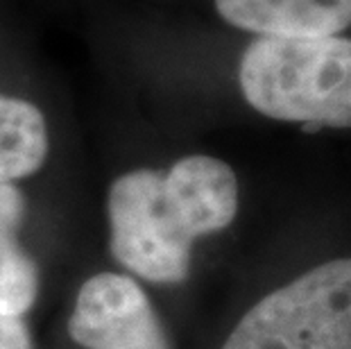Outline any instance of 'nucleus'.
<instances>
[{
  "mask_svg": "<svg viewBox=\"0 0 351 349\" xmlns=\"http://www.w3.org/2000/svg\"><path fill=\"white\" fill-rule=\"evenodd\" d=\"M109 248L116 261L152 284L189 277L193 243L229 227L238 213V180L229 163L193 154L168 173L141 168L111 184Z\"/></svg>",
  "mask_w": 351,
  "mask_h": 349,
  "instance_id": "1",
  "label": "nucleus"
},
{
  "mask_svg": "<svg viewBox=\"0 0 351 349\" xmlns=\"http://www.w3.org/2000/svg\"><path fill=\"white\" fill-rule=\"evenodd\" d=\"M243 95L274 121L351 128V39L258 36L238 69Z\"/></svg>",
  "mask_w": 351,
  "mask_h": 349,
  "instance_id": "2",
  "label": "nucleus"
},
{
  "mask_svg": "<svg viewBox=\"0 0 351 349\" xmlns=\"http://www.w3.org/2000/svg\"><path fill=\"white\" fill-rule=\"evenodd\" d=\"M222 349H351V258L326 261L265 295Z\"/></svg>",
  "mask_w": 351,
  "mask_h": 349,
  "instance_id": "3",
  "label": "nucleus"
},
{
  "mask_svg": "<svg viewBox=\"0 0 351 349\" xmlns=\"http://www.w3.org/2000/svg\"><path fill=\"white\" fill-rule=\"evenodd\" d=\"M69 331L86 349H170L150 297L136 279L116 272L84 281Z\"/></svg>",
  "mask_w": 351,
  "mask_h": 349,
  "instance_id": "4",
  "label": "nucleus"
},
{
  "mask_svg": "<svg viewBox=\"0 0 351 349\" xmlns=\"http://www.w3.org/2000/svg\"><path fill=\"white\" fill-rule=\"evenodd\" d=\"M215 10L261 36H335L351 25V0H215Z\"/></svg>",
  "mask_w": 351,
  "mask_h": 349,
  "instance_id": "5",
  "label": "nucleus"
},
{
  "mask_svg": "<svg viewBox=\"0 0 351 349\" xmlns=\"http://www.w3.org/2000/svg\"><path fill=\"white\" fill-rule=\"evenodd\" d=\"M25 197L14 184H0V313L23 317L39 293V270L19 245Z\"/></svg>",
  "mask_w": 351,
  "mask_h": 349,
  "instance_id": "6",
  "label": "nucleus"
},
{
  "mask_svg": "<svg viewBox=\"0 0 351 349\" xmlns=\"http://www.w3.org/2000/svg\"><path fill=\"white\" fill-rule=\"evenodd\" d=\"M48 157V125L32 102L0 93V184L34 175Z\"/></svg>",
  "mask_w": 351,
  "mask_h": 349,
  "instance_id": "7",
  "label": "nucleus"
},
{
  "mask_svg": "<svg viewBox=\"0 0 351 349\" xmlns=\"http://www.w3.org/2000/svg\"><path fill=\"white\" fill-rule=\"evenodd\" d=\"M0 349H34L23 317L0 313Z\"/></svg>",
  "mask_w": 351,
  "mask_h": 349,
  "instance_id": "8",
  "label": "nucleus"
}]
</instances>
